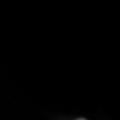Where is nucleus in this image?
I'll list each match as a JSON object with an SVG mask.
<instances>
[{
  "label": "nucleus",
  "instance_id": "1",
  "mask_svg": "<svg viewBox=\"0 0 120 120\" xmlns=\"http://www.w3.org/2000/svg\"><path fill=\"white\" fill-rule=\"evenodd\" d=\"M78 120H85V119H78Z\"/></svg>",
  "mask_w": 120,
  "mask_h": 120
}]
</instances>
